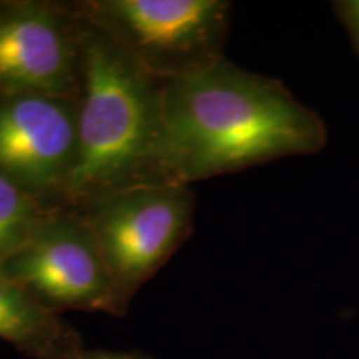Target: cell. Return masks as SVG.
<instances>
[{
  "label": "cell",
  "instance_id": "obj_9",
  "mask_svg": "<svg viewBox=\"0 0 359 359\" xmlns=\"http://www.w3.org/2000/svg\"><path fill=\"white\" fill-rule=\"evenodd\" d=\"M52 210L55 208L40 203L0 173V268L24 246Z\"/></svg>",
  "mask_w": 359,
  "mask_h": 359
},
{
  "label": "cell",
  "instance_id": "obj_4",
  "mask_svg": "<svg viewBox=\"0 0 359 359\" xmlns=\"http://www.w3.org/2000/svg\"><path fill=\"white\" fill-rule=\"evenodd\" d=\"M195 196L182 183L127 188L79 210L125 298L173 257L190 235Z\"/></svg>",
  "mask_w": 359,
  "mask_h": 359
},
{
  "label": "cell",
  "instance_id": "obj_8",
  "mask_svg": "<svg viewBox=\"0 0 359 359\" xmlns=\"http://www.w3.org/2000/svg\"><path fill=\"white\" fill-rule=\"evenodd\" d=\"M0 339L34 359L82 353L77 331L0 268Z\"/></svg>",
  "mask_w": 359,
  "mask_h": 359
},
{
  "label": "cell",
  "instance_id": "obj_6",
  "mask_svg": "<svg viewBox=\"0 0 359 359\" xmlns=\"http://www.w3.org/2000/svg\"><path fill=\"white\" fill-rule=\"evenodd\" d=\"M79 95H0V173L60 208L77 156Z\"/></svg>",
  "mask_w": 359,
  "mask_h": 359
},
{
  "label": "cell",
  "instance_id": "obj_7",
  "mask_svg": "<svg viewBox=\"0 0 359 359\" xmlns=\"http://www.w3.org/2000/svg\"><path fill=\"white\" fill-rule=\"evenodd\" d=\"M80 25L67 4H0V95H79Z\"/></svg>",
  "mask_w": 359,
  "mask_h": 359
},
{
  "label": "cell",
  "instance_id": "obj_3",
  "mask_svg": "<svg viewBox=\"0 0 359 359\" xmlns=\"http://www.w3.org/2000/svg\"><path fill=\"white\" fill-rule=\"evenodd\" d=\"M156 82L223 58L231 4L223 0H83L67 4Z\"/></svg>",
  "mask_w": 359,
  "mask_h": 359
},
{
  "label": "cell",
  "instance_id": "obj_11",
  "mask_svg": "<svg viewBox=\"0 0 359 359\" xmlns=\"http://www.w3.org/2000/svg\"><path fill=\"white\" fill-rule=\"evenodd\" d=\"M72 359H148L142 354H133V353H115V351H82L77 356Z\"/></svg>",
  "mask_w": 359,
  "mask_h": 359
},
{
  "label": "cell",
  "instance_id": "obj_1",
  "mask_svg": "<svg viewBox=\"0 0 359 359\" xmlns=\"http://www.w3.org/2000/svg\"><path fill=\"white\" fill-rule=\"evenodd\" d=\"M326 125L285 83L219 58L160 85V160L188 185L326 145Z\"/></svg>",
  "mask_w": 359,
  "mask_h": 359
},
{
  "label": "cell",
  "instance_id": "obj_2",
  "mask_svg": "<svg viewBox=\"0 0 359 359\" xmlns=\"http://www.w3.org/2000/svg\"><path fill=\"white\" fill-rule=\"evenodd\" d=\"M77 20L82 50L77 156L60 201V208L74 212L127 188L170 183L160 160L161 83L100 30Z\"/></svg>",
  "mask_w": 359,
  "mask_h": 359
},
{
  "label": "cell",
  "instance_id": "obj_10",
  "mask_svg": "<svg viewBox=\"0 0 359 359\" xmlns=\"http://www.w3.org/2000/svg\"><path fill=\"white\" fill-rule=\"evenodd\" d=\"M336 17L348 30L353 48L359 57V0H338L333 2Z\"/></svg>",
  "mask_w": 359,
  "mask_h": 359
},
{
  "label": "cell",
  "instance_id": "obj_5",
  "mask_svg": "<svg viewBox=\"0 0 359 359\" xmlns=\"http://www.w3.org/2000/svg\"><path fill=\"white\" fill-rule=\"evenodd\" d=\"M45 306L123 314L128 299L111 276L82 215L55 208L2 266Z\"/></svg>",
  "mask_w": 359,
  "mask_h": 359
}]
</instances>
